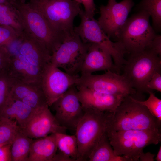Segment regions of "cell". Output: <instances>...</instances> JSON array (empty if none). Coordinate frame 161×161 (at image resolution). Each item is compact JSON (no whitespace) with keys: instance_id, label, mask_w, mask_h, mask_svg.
Returning <instances> with one entry per match:
<instances>
[{"instance_id":"cell-26","label":"cell","mask_w":161,"mask_h":161,"mask_svg":"<svg viewBox=\"0 0 161 161\" xmlns=\"http://www.w3.org/2000/svg\"><path fill=\"white\" fill-rule=\"evenodd\" d=\"M20 130L16 121L0 119V146L11 144Z\"/></svg>"},{"instance_id":"cell-38","label":"cell","mask_w":161,"mask_h":161,"mask_svg":"<svg viewBox=\"0 0 161 161\" xmlns=\"http://www.w3.org/2000/svg\"><path fill=\"white\" fill-rule=\"evenodd\" d=\"M12 1H16L22 3H25L27 2V1H30L32 0H11Z\"/></svg>"},{"instance_id":"cell-32","label":"cell","mask_w":161,"mask_h":161,"mask_svg":"<svg viewBox=\"0 0 161 161\" xmlns=\"http://www.w3.org/2000/svg\"><path fill=\"white\" fill-rule=\"evenodd\" d=\"M79 4H82L84 7L85 12L87 14L94 16L96 10V6L94 0H73Z\"/></svg>"},{"instance_id":"cell-13","label":"cell","mask_w":161,"mask_h":161,"mask_svg":"<svg viewBox=\"0 0 161 161\" xmlns=\"http://www.w3.org/2000/svg\"><path fill=\"white\" fill-rule=\"evenodd\" d=\"M77 91L76 86H72L51 106L55 112L54 116L60 125L75 131L85 113Z\"/></svg>"},{"instance_id":"cell-36","label":"cell","mask_w":161,"mask_h":161,"mask_svg":"<svg viewBox=\"0 0 161 161\" xmlns=\"http://www.w3.org/2000/svg\"><path fill=\"white\" fill-rule=\"evenodd\" d=\"M155 159L157 161H161V146H160L159 151Z\"/></svg>"},{"instance_id":"cell-3","label":"cell","mask_w":161,"mask_h":161,"mask_svg":"<svg viewBox=\"0 0 161 161\" xmlns=\"http://www.w3.org/2000/svg\"><path fill=\"white\" fill-rule=\"evenodd\" d=\"M13 2L24 30L43 43L52 55L63 41L66 33L55 30L42 14L28 2Z\"/></svg>"},{"instance_id":"cell-15","label":"cell","mask_w":161,"mask_h":161,"mask_svg":"<svg viewBox=\"0 0 161 161\" xmlns=\"http://www.w3.org/2000/svg\"><path fill=\"white\" fill-rule=\"evenodd\" d=\"M48 105L40 109L24 127L21 132L33 139L45 137L53 133H66L67 129L61 126Z\"/></svg>"},{"instance_id":"cell-1","label":"cell","mask_w":161,"mask_h":161,"mask_svg":"<svg viewBox=\"0 0 161 161\" xmlns=\"http://www.w3.org/2000/svg\"><path fill=\"white\" fill-rule=\"evenodd\" d=\"M10 49L23 70L24 78L29 82H40L41 76L50 63L51 54L42 42L24 31Z\"/></svg>"},{"instance_id":"cell-6","label":"cell","mask_w":161,"mask_h":161,"mask_svg":"<svg viewBox=\"0 0 161 161\" xmlns=\"http://www.w3.org/2000/svg\"><path fill=\"white\" fill-rule=\"evenodd\" d=\"M137 12L127 18L115 37L129 54L148 48L157 34L150 24V14Z\"/></svg>"},{"instance_id":"cell-33","label":"cell","mask_w":161,"mask_h":161,"mask_svg":"<svg viewBox=\"0 0 161 161\" xmlns=\"http://www.w3.org/2000/svg\"><path fill=\"white\" fill-rule=\"evenodd\" d=\"M161 57V36L156 34L148 48Z\"/></svg>"},{"instance_id":"cell-7","label":"cell","mask_w":161,"mask_h":161,"mask_svg":"<svg viewBox=\"0 0 161 161\" xmlns=\"http://www.w3.org/2000/svg\"><path fill=\"white\" fill-rule=\"evenodd\" d=\"M83 109L84 114L75 131L78 148L77 161H88L90 154L105 132V112Z\"/></svg>"},{"instance_id":"cell-9","label":"cell","mask_w":161,"mask_h":161,"mask_svg":"<svg viewBox=\"0 0 161 161\" xmlns=\"http://www.w3.org/2000/svg\"><path fill=\"white\" fill-rule=\"evenodd\" d=\"M90 44L83 42L73 30L66 34L52 54L50 62L70 75H78Z\"/></svg>"},{"instance_id":"cell-8","label":"cell","mask_w":161,"mask_h":161,"mask_svg":"<svg viewBox=\"0 0 161 161\" xmlns=\"http://www.w3.org/2000/svg\"><path fill=\"white\" fill-rule=\"evenodd\" d=\"M81 18L79 25L74 27V31L85 43L97 44L106 49L110 55L117 69L123 67L127 53L122 44L117 41L113 42L105 33L94 16L86 14L82 10L79 14Z\"/></svg>"},{"instance_id":"cell-39","label":"cell","mask_w":161,"mask_h":161,"mask_svg":"<svg viewBox=\"0 0 161 161\" xmlns=\"http://www.w3.org/2000/svg\"><path fill=\"white\" fill-rule=\"evenodd\" d=\"M35 1L40 3H44L46 2L49 0H32Z\"/></svg>"},{"instance_id":"cell-37","label":"cell","mask_w":161,"mask_h":161,"mask_svg":"<svg viewBox=\"0 0 161 161\" xmlns=\"http://www.w3.org/2000/svg\"><path fill=\"white\" fill-rule=\"evenodd\" d=\"M0 4H12V1L11 0H0Z\"/></svg>"},{"instance_id":"cell-31","label":"cell","mask_w":161,"mask_h":161,"mask_svg":"<svg viewBox=\"0 0 161 161\" xmlns=\"http://www.w3.org/2000/svg\"><path fill=\"white\" fill-rule=\"evenodd\" d=\"M10 59V55L6 48L0 46V72L7 70Z\"/></svg>"},{"instance_id":"cell-10","label":"cell","mask_w":161,"mask_h":161,"mask_svg":"<svg viewBox=\"0 0 161 161\" xmlns=\"http://www.w3.org/2000/svg\"><path fill=\"white\" fill-rule=\"evenodd\" d=\"M28 2L44 16L57 31L66 33L74 30L75 17L82 10L73 0H49L44 3L33 0Z\"/></svg>"},{"instance_id":"cell-19","label":"cell","mask_w":161,"mask_h":161,"mask_svg":"<svg viewBox=\"0 0 161 161\" xmlns=\"http://www.w3.org/2000/svg\"><path fill=\"white\" fill-rule=\"evenodd\" d=\"M58 150L55 133L33 140L27 161H53Z\"/></svg>"},{"instance_id":"cell-28","label":"cell","mask_w":161,"mask_h":161,"mask_svg":"<svg viewBox=\"0 0 161 161\" xmlns=\"http://www.w3.org/2000/svg\"><path fill=\"white\" fill-rule=\"evenodd\" d=\"M13 78L7 71L0 72V113L9 97Z\"/></svg>"},{"instance_id":"cell-22","label":"cell","mask_w":161,"mask_h":161,"mask_svg":"<svg viewBox=\"0 0 161 161\" xmlns=\"http://www.w3.org/2000/svg\"><path fill=\"white\" fill-rule=\"evenodd\" d=\"M33 140L23 134L20 130L11 144V161H27Z\"/></svg>"},{"instance_id":"cell-24","label":"cell","mask_w":161,"mask_h":161,"mask_svg":"<svg viewBox=\"0 0 161 161\" xmlns=\"http://www.w3.org/2000/svg\"><path fill=\"white\" fill-rule=\"evenodd\" d=\"M55 134L59 152L74 161H77L78 148L75 135L61 133H56Z\"/></svg>"},{"instance_id":"cell-35","label":"cell","mask_w":161,"mask_h":161,"mask_svg":"<svg viewBox=\"0 0 161 161\" xmlns=\"http://www.w3.org/2000/svg\"><path fill=\"white\" fill-rule=\"evenodd\" d=\"M155 154L150 152L144 153L142 151L140 154L139 160L140 161H154Z\"/></svg>"},{"instance_id":"cell-20","label":"cell","mask_w":161,"mask_h":161,"mask_svg":"<svg viewBox=\"0 0 161 161\" xmlns=\"http://www.w3.org/2000/svg\"><path fill=\"white\" fill-rule=\"evenodd\" d=\"M43 94L40 84L27 82L13 78L9 96L30 106Z\"/></svg>"},{"instance_id":"cell-17","label":"cell","mask_w":161,"mask_h":161,"mask_svg":"<svg viewBox=\"0 0 161 161\" xmlns=\"http://www.w3.org/2000/svg\"><path fill=\"white\" fill-rule=\"evenodd\" d=\"M112 58L110 54L101 46L90 43L80 72L81 75H85L98 71L117 70Z\"/></svg>"},{"instance_id":"cell-18","label":"cell","mask_w":161,"mask_h":161,"mask_svg":"<svg viewBox=\"0 0 161 161\" xmlns=\"http://www.w3.org/2000/svg\"><path fill=\"white\" fill-rule=\"evenodd\" d=\"M40 109H34L22 101L9 96L0 113V119L15 120L21 128L24 127Z\"/></svg>"},{"instance_id":"cell-2","label":"cell","mask_w":161,"mask_h":161,"mask_svg":"<svg viewBox=\"0 0 161 161\" xmlns=\"http://www.w3.org/2000/svg\"><path fill=\"white\" fill-rule=\"evenodd\" d=\"M125 97L114 112H105V131L160 129L161 123L145 106Z\"/></svg>"},{"instance_id":"cell-21","label":"cell","mask_w":161,"mask_h":161,"mask_svg":"<svg viewBox=\"0 0 161 161\" xmlns=\"http://www.w3.org/2000/svg\"><path fill=\"white\" fill-rule=\"evenodd\" d=\"M89 161H131L124 156L116 155L105 132L90 154Z\"/></svg>"},{"instance_id":"cell-11","label":"cell","mask_w":161,"mask_h":161,"mask_svg":"<svg viewBox=\"0 0 161 161\" xmlns=\"http://www.w3.org/2000/svg\"><path fill=\"white\" fill-rule=\"evenodd\" d=\"M77 86H81L103 93L126 97L136 93L123 75L107 70L102 75H81Z\"/></svg>"},{"instance_id":"cell-5","label":"cell","mask_w":161,"mask_h":161,"mask_svg":"<svg viewBox=\"0 0 161 161\" xmlns=\"http://www.w3.org/2000/svg\"><path fill=\"white\" fill-rule=\"evenodd\" d=\"M129 54L122 75L136 92L147 93V83L155 73L161 71V57L149 48Z\"/></svg>"},{"instance_id":"cell-27","label":"cell","mask_w":161,"mask_h":161,"mask_svg":"<svg viewBox=\"0 0 161 161\" xmlns=\"http://www.w3.org/2000/svg\"><path fill=\"white\" fill-rule=\"evenodd\" d=\"M149 95L148 99L145 101L137 100L133 97L132 98L135 101L145 106L150 113L161 123V100L157 98L152 91L148 92Z\"/></svg>"},{"instance_id":"cell-29","label":"cell","mask_w":161,"mask_h":161,"mask_svg":"<svg viewBox=\"0 0 161 161\" xmlns=\"http://www.w3.org/2000/svg\"><path fill=\"white\" fill-rule=\"evenodd\" d=\"M16 31L10 27L0 24V46H5L19 38Z\"/></svg>"},{"instance_id":"cell-34","label":"cell","mask_w":161,"mask_h":161,"mask_svg":"<svg viewBox=\"0 0 161 161\" xmlns=\"http://www.w3.org/2000/svg\"><path fill=\"white\" fill-rule=\"evenodd\" d=\"M11 144L0 146V161H11Z\"/></svg>"},{"instance_id":"cell-4","label":"cell","mask_w":161,"mask_h":161,"mask_svg":"<svg viewBox=\"0 0 161 161\" xmlns=\"http://www.w3.org/2000/svg\"><path fill=\"white\" fill-rule=\"evenodd\" d=\"M160 129L130 130L105 131L114 153L124 156L131 161L139 160L143 149L161 141Z\"/></svg>"},{"instance_id":"cell-14","label":"cell","mask_w":161,"mask_h":161,"mask_svg":"<svg viewBox=\"0 0 161 161\" xmlns=\"http://www.w3.org/2000/svg\"><path fill=\"white\" fill-rule=\"evenodd\" d=\"M134 4L133 0H123L119 2L101 6L100 16L97 21L109 38H115Z\"/></svg>"},{"instance_id":"cell-25","label":"cell","mask_w":161,"mask_h":161,"mask_svg":"<svg viewBox=\"0 0 161 161\" xmlns=\"http://www.w3.org/2000/svg\"><path fill=\"white\" fill-rule=\"evenodd\" d=\"M136 11L143 10L151 16L152 27L156 32H160L161 29V0H142L135 8Z\"/></svg>"},{"instance_id":"cell-16","label":"cell","mask_w":161,"mask_h":161,"mask_svg":"<svg viewBox=\"0 0 161 161\" xmlns=\"http://www.w3.org/2000/svg\"><path fill=\"white\" fill-rule=\"evenodd\" d=\"M76 87L78 97L84 109L114 112L125 98L103 93L81 86Z\"/></svg>"},{"instance_id":"cell-40","label":"cell","mask_w":161,"mask_h":161,"mask_svg":"<svg viewBox=\"0 0 161 161\" xmlns=\"http://www.w3.org/2000/svg\"><path fill=\"white\" fill-rule=\"evenodd\" d=\"M116 2V0H109L108 4H112Z\"/></svg>"},{"instance_id":"cell-23","label":"cell","mask_w":161,"mask_h":161,"mask_svg":"<svg viewBox=\"0 0 161 161\" xmlns=\"http://www.w3.org/2000/svg\"><path fill=\"white\" fill-rule=\"evenodd\" d=\"M0 24L12 28L19 37L24 31L20 17L11 4H0Z\"/></svg>"},{"instance_id":"cell-12","label":"cell","mask_w":161,"mask_h":161,"mask_svg":"<svg viewBox=\"0 0 161 161\" xmlns=\"http://www.w3.org/2000/svg\"><path fill=\"white\" fill-rule=\"evenodd\" d=\"M80 79L78 75H70L50 62L43 73L40 82L48 106H51L70 88L77 86Z\"/></svg>"},{"instance_id":"cell-30","label":"cell","mask_w":161,"mask_h":161,"mask_svg":"<svg viewBox=\"0 0 161 161\" xmlns=\"http://www.w3.org/2000/svg\"><path fill=\"white\" fill-rule=\"evenodd\" d=\"M147 93L148 91L154 90L161 92V71L155 73L146 85Z\"/></svg>"}]
</instances>
